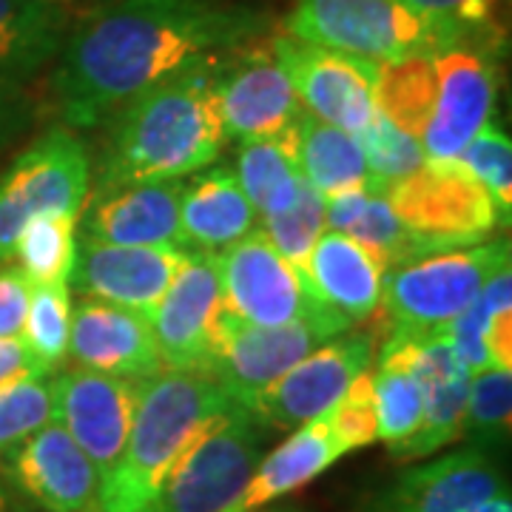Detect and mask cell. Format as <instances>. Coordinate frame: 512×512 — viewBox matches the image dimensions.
<instances>
[{
    "label": "cell",
    "mask_w": 512,
    "mask_h": 512,
    "mask_svg": "<svg viewBox=\"0 0 512 512\" xmlns=\"http://www.w3.org/2000/svg\"><path fill=\"white\" fill-rule=\"evenodd\" d=\"M69 325H72L69 282H32L23 339L49 370L60 365L69 353Z\"/></svg>",
    "instance_id": "836d02e7"
},
{
    "label": "cell",
    "mask_w": 512,
    "mask_h": 512,
    "mask_svg": "<svg viewBox=\"0 0 512 512\" xmlns=\"http://www.w3.org/2000/svg\"><path fill=\"white\" fill-rule=\"evenodd\" d=\"M271 427L231 404L188 441L148 512H225L245 493Z\"/></svg>",
    "instance_id": "5b68a950"
},
{
    "label": "cell",
    "mask_w": 512,
    "mask_h": 512,
    "mask_svg": "<svg viewBox=\"0 0 512 512\" xmlns=\"http://www.w3.org/2000/svg\"><path fill=\"white\" fill-rule=\"evenodd\" d=\"M220 55L202 57L111 114L97 191L185 180L220 157L225 126L214 92Z\"/></svg>",
    "instance_id": "7a4b0ae2"
},
{
    "label": "cell",
    "mask_w": 512,
    "mask_h": 512,
    "mask_svg": "<svg viewBox=\"0 0 512 512\" xmlns=\"http://www.w3.org/2000/svg\"><path fill=\"white\" fill-rule=\"evenodd\" d=\"M35 120V100L23 89L20 77L0 74V151L23 137Z\"/></svg>",
    "instance_id": "60d3db41"
},
{
    "label": "cell",
    "mask_w": 512,
    "mask_h": 512,
    "mask_svg": "<svg viewBox=\"0 0 512 512\" xmlns=\"http://www.w3.org/2000/svg\"><path fill=\"white\" fill-rule=\"evenodd\" d=\"M0 476L43 512L97 507L100 473L55 419L0 453Z\"/></svg>",
    "instance_id": "e0dca14e"
},
{
    "label": "cell",
    "mask_w": 512,
    "mask_h": 512,
    "mask_svg": "<svg viewBox=\"0 0 512 512\" xmlns=\"http://www.w3.org/2000/svg\"><path fill=\"white\" fill-rule=\"evenodd\" d=\"M180 194L183 180L97 191L83 217V234L109 245H183Z\"/></svg>",
    "instance_id": "44dd1931"
},
{
    "label": "cell",
    "mask_w": 512,
    "mask_h": 512,
    "mask_svg": "<svg viewBox=\"0 0 512 512\" xmlns=\"http://www.w3.org/2000/svg\"><path fill=\"white\" fill-rule=\"evenodd\" d=\"M55 419V390L49 376H29L0 387V453Z\"/></svg>",
    "instance_id": "8d00e7d4"
},
{
    "label": "cell",
    "mask_w": 512,
    "mask_h": 512,
    "mask_svg": "<svg viewBox=\"0 0 512 512\" xmlns=\"http://www.w3.org/2000/svg\"><path fill=\"white\" fill-rule=\"evenodd\" d=\"M217 271L222 308L242 322L262 328L308 319L350 325L316 293L311 282L293 271L262 228L248 231L234 245L217 251Z\"/></svg>",
    "instance_id": "9c48e42d"
},
{
    "label": "cell",
    "mask_w": 512,
    "mask_h": 512,
    "mask_svg": "<svg viewBox=\"0 0 512 512\" xmlns=\"http://www.w3.org/2000/svg\"><path fill=\"white\" fill-rule=\"evenodd\" d=\"M325 222L330 231L348 234L359 245H365L379 259L384 271L430 256L424 242L396 217L393 205L387 202V194L373 185L342 197H330Z\"/></svg>",
    "instance_id": "cb8c5ba5"
},
{
    "label": "cell",
    "mask_w": 512,
    "mask_h": 512,
    "mask_svg": "<svg viewBox=\"0 0 512 512\" xmlns=\"http://www.w3.org/2000/svg\"><path fill=\"white\" fill-rule=\"evenodd\" d=\"M274 49L299 106L316 120L359 134L376 114V66L370 60L339 55L291 35H274Z\"/></svg>",
    "instance_id": "5bb4252c"
},
{
    "label": "cell",
    "mask_w": 512,
    "mask_h": 512,
    "mask_svg": "<svg viewBox=\"0 0 512 512\" xmlns=\"http://www.w3.org/2000/svg\"><path fill=\"white\" fill-rule=\"evenodd\" d=\"M427 20L453 32L458 40L481 43L495 49L501 37V6L504 0H404Z\"/></svg>",
    "instance_id": "74e56055"
},
{
    "label": "cell",
    "mask_w": 512,
    "mask_h": 512,
    "mask_svg": "<svg viewBox=\"0 0 512 512\" xmlns=\"http://www.w3.org/2000/svg\"><path fill=\"white\" fill-rule=\"evenodd\" d=\"M384 194L430 254L481 245L501 225L490 194L458 160H424Z\"/></svg>",
    "instance_id": "52a82bcc"
},
{
    "label": "cell",
    "mask_w": 512,
    "mask_h": 512,
    "mask_svg": "<svg viewBox=\"0 0 512 512\" xmlns=\"http://www.w3.org/2000/svg\"><path fill=\"white\" fill-rule=\"evenodd\" d=\"M32 299V279L18 265H0V339L23 333Z\"/></svg>",
    "instance_id": "ab89813d"
},
{
    "label": "cell",
    "mask_w": 512,
    "mask_h": 512,
    "mask_svg": "<svg viewBox=\"0 0 512 512\" xmlns=\"http://www.w3.org/2000/svg\"><path fill=\"white\" fill-rule=\"evenodd\" d=\"M382 274L379 259L339 231H328L316 239L308 259V276L316 293L350 325L376 316L382 302Z\"/></svg>",
    "instance_id": "7402d4cb"
},
{
    "label": "cell",
    "mask_w": 512,
    "mask_h": 512,
    "mask_svg": "<svg viewBox=\"0 0 512 512\" xmlns=\"http://www.w3.org/2000/svg\"><path fill=\"white\" fill-rule=\"evenodd\" d=\"M285 35L370 63L433 55L461 43L404 0H296Z\"/></svg>",
    "instance_id": "277c9868"
},
{
    "label": "cell",
    "mask_w": 512,
    "mask_h": 512,
    "mask_svg": "<svg viewBox=\"0 0 512 512\" xmlns=\"http://www.w3.org/2000/svg\"><path fill=\"white\" fill-rule=\"evenodd\" d=\"M373 396H376V436L387 447L399 444L419 430L424 416V390L407 367L379 362V370L373 373Z\"/></svg>",
    "instance_id": "d6a6232c"
},
{
    "label": "cell",
    "mask_w": 512,
    "mask_h": 512,
    "mask_svg": "<svg viewBox=\"0 0 512 512\" xmlns=\"http://www.w3.org/2000/svg\"><path fill=\"white\" fill-rule=\"evenodd\" d=\"M74 217H35L23 225L15 254L32 282H69L77 254Z\"/></svg>",
    "instance_id": "4dcf8cb0"
},
{
    "label": "cell",
    "mask_w": 512,
    "mask_h": 512,
    "mask_svg": "<svg viewBox=\"0 0 512 512\" xmlns=\"http://www.w3.org/2000/svg\"><path fill=\"white\" fill-rule=\"evenodd\" d=\"M376 333H339L293 365L248 410L271 430H296L328 413L348 387L370 370Z\"/></svg>",
    "instance_id": "4fadbf2b"
},
{
    "label": "cell",
    "mask_w": 512,
    "mask_h": 512,
    "mask_svg": "<svg viewBox=\"0 0 512 512\" xmlns=\"http://www.w3.org/2000/svg\"><path fill=\"white\" fill-rule=\"evenodd\" d=\"M436 92L433 55H413L376 66V109L419 140L430 120Z\"/></svg>",
    "instance_id": "83f0119b"
},
{
    "label": "cell",
    "mask_w": 512,
    "mask_h": 512,
    "mask_svg": "<svg viewBox=\"0 0 512 512\" xmlns=\"http://www.w3.org/2000/svg\"><path fill=\"white\" fill-rule=\"evenodd\" d=\"M222 311L217 254L185 248L163 302L154 308L151 330L165 370H200L208 356L211 330Z\"/></svg>",
    "instance_id": "d6986e66"
},
{
    "label": "cell",
    "mask_w": 512,
    "mask_h": 512,
    "mask_svg": "<svg viewBox=\"0 0 512 512\" xmlns=\"http://www.w3.org/2000/svg\"><path fill=\"white\" fill-rule=\"evenodd\" d=\"M268 29L271 20L239 3L120 0L63 40L57 111L66 126H100L137 94Z\"/></svg>",
    "instance_id": "6da1fadb"
},
{
    "label": "cell",
    "mask_w": 512,
    "mask_h": 512,
    "mask_svg": "<svg viewBox=\"0 0 512 512\" xmlns=\"http://www.w3.org/2000/svg\"><path fill=\"white\" fill-rule=\"evenodd\" d=\"M345 330H350V325L316 319L262 328L242 322L222 308L211 330L202 373L220 384L231 402L248 410L293 365Z\"/></svg>",
    "instance_id": "30bf717a"
},
{
    "label": "cell",
    "mask_w": 512,
    "mask_h": 512,
    "mask_svg": "<svg viewBox=\"0 0 512 512\" xmlns=\"http://www.w3.org/2000/svg\"><path fill=\"white\" fill-rule=\"evenodd\" d=\"M507 481L490 453L461 447L404 470L362 498L356 512H473L504 493Z\"/></svg>",
    "instance_id": "2e32d148"
},
{
    "label": "cell",
    "mask_w": 512,
    "mask_h": 512,
    "mask_svg": "<svg viewBox=\"0 0 512 512\" xmlns=\"http://www.w3.org/2000/svg\"><path fill=\"white\" fill-rule=\"evenodd\" d=\"M456 160L484 185L498 211V220L507 228L512 214V146L507 131H501L493 120L484 123L476 137L461 148Z\"/></svg>",
    "instance_id": "d590c367"
},
{
    "label": "cell",
    "mask_w": 512,
    "mask_h": 512,
    "mask_svg": "<svg viewBox=\"0 0 512 512\" xmlns=\"http://www.w3.org/2000/svg\"><path fill=\"white\" fill-rule=\"evenodd\" d=\"M29 376H49V367L43 365L29 348L23 336L15 339H0V387Z\"/></svg>",
    "instance_id": "b9f144b4"
},
{
    "label": "cell",
    "mask_w": 512,
    "mask_h": 512,
    "mask_svg": "<svg viewBox=\"0 0 512 512\" xmlns=\"http://www.w3.org/2000/svg\"><path fill=\"white\" fill-rule=\"evenodd\" d=\"M217 106L225 137H274L299 120V97L274 49V35L248 37L222 52L217 66Z\"/></svg>",
    "instance_id": "8fae6325"
},
{
    "label": "cell",
    "mask_w": 512,
    "mask_h": 512,
    "mask_svg": "<svg viewBox=\"0 0 512 512\" xmlns=\"http://www.w3.org/2000/svg\"><path fill=\"white\" fill-rule=\"evenodd\" d=\"M0 512H9V490H6L3 476H0Z\"/></svg>",
    "instance_id": "ee69618b"
},
{
    "label": "cell",
    "mask_w": 512,
    "mask_h": 512,
    "mask_svg": "<svg viewBox=\"0 0 512 512\" xmlns=\"http://www.w3.org/2000/svg\"><path fill=\"white\" fill-rule=\"evenodd\" d=\"M467 393H470V373H461L456 379H447L424 390V416H421L419 430L390 447L393 458L416 461V458L439 453L447 444L461 441Z\"/></svg>",
    "instance_id": "f1b7e54d"
},
{
    "label": "cell",
    "mask_w": 512,
    "mask_h": 512,
    "mask_svg": "<svg viewBox=\"0 0 512 512\" xmlns=\"http://www.w3.org/2000/svg\"><path fill=\"white\" fill-rule=\"evenodd\" d=\"M510 259V242L495 239L458 251L430 254L382 274V302L376 316L384 328L441 333L467 311L495 268Z\"/></svg>",
    "instance_id": "8992f818"
},
{
    "label": "cell",
    "mask_w": 512,
    "mask_h": 512,
    "mask_svg": "<svg viewBox=\"0 0 512 512\" xmlns=\"http://www.w3.org/2000/svg\"><path fill=\"white\" fill-rule=\"evenodd\" d=\"M231 404L220 384L200 370H160L140 379L126 447L100 478L97 510H151L188 441Z\"/></svg>",
    "instance_id": "3957f363"
},
{
    "label": "cell",
    "mask_w": 512,
    "mask_h": 512,
    "mask_svg": "<svg viewBox=\"0 0 512 512\" xmlns=\"http://www.w3.org/2000/svg\"><path fill=\"white\" fill-rule=\"evenodd\" d=\"M69 356L74 365L134 382L165 370L151 319L92 296H83L72 308Z\"/></svg>",
    "instance_id": "ffe728a7"
},
{
    "label": "cell",
    "mask_w": 512,
    "mask_h": 512,
    "mask_svg": "<svg viewBox=\"0 0 512 512\" xmlns=\"http://www.w3.org/2000/svg\"><path fill=\"white\" fill-rule=\"evenodd\" d=\"M512 419V370L490 367L470 376L467 410L461 439L470 441V447L493 453L510 439Z\"/></svg>",
    "instance_id": "f546056e"
},
{
    "label": "cell",
    "mask_w": 512,
    "mask_h": 512,
    "mask_svg": "<svg viewBox=\"0 0 512 512\" xmlns=\"http://www.w3.org/2000/svg\"><path fill=\"white\" fill-rule=\"evenodd\" d=\"M268 512H311V510H305V507H296V504H282V507H274V510H268Z\"/></svg>",
    "instance_id": "f6af8a7d"
},
{
    "label": "cell",
    "mask_w": 512,
    "mask_h": 512,
    "mask_svg": "<svg viewBox=\"0 0 512 512\" xmlns=\"http://www.w3.org/2000/svg\"><path fill=\"white\" fill-rule=\"evenodd\" d=\"M325 208H328V200L302 177L299 194H296V202H293L291 208L285 214H276V217H262V231L268 234L276 251L285 256V262L305 282H311L308 259H311L313 245L328 228Z\"/></svg>",
    "instance_id": "1f68e13d"
},
{
    "label": "cell",
    "mask_w": 512,
    "mask_h": 512,
    "mask_svg": "<svg viewBox=\"0 0 512 512\" xmlns=\"http://www.w3.org/2000/svg\"><path fill=\"white\" fill-rule=\"evenodd\" d=\"M183 256L185 245H109L80 234L69 288L151 316Z\"/></svg>",
    "instance_id": "9a60e30c"
},
{
    "label": "cell",
    "mask_w": 512,
    "mask_h": 512,
    "mask_svg": "<svg viewBox=\"0 0 512 512\" xmlns=\"http://www.w3.org/2000/svg\"><path fill=\"white\" fill-rule=\"evenodd\" d=\"M336 439L342 441L345 453L362 450L379 441L376 436V396H373V373H362L350 384L348 393L328 410Z\"/></svg>",
    "instance_id": "f35d334b"
},
{
    "label": "cell",
    "mask_w": 512,
    "mask_h": 512,
    "mask_svg": "<svg viewBox=\"0 0 512 512\" xmlns=\"http://www.w3.org/2000/svg\"><path fill=\"white\" fill-rule=\"evenodd\" d=\"M436 92L419 146L427 160H456L484 123L493 120L498 66L481 43H450L433 52Z\"/></svg>",
    "instance_id": "7c38bea8"
},
{
    "label": "cell",
    "mask_w": 512,
    "mask_h": 512,
    "mask_svg": "<svg viewBox=\"0 0 512 512\" xmlns=\"http://www.w3.org/2000/svg\"><path fill=\"white\" fill-rule=\"evenodd\" d=\"M92 160L66 128H52L20 154L0 180V265L15 254L35 217H80L89 200Z\"/></svg>",
    "instance_id": "ba28073f"
},
{
    "label": "cell",
    "mask_w": 512,
    "mask_h": 512,
    "mask_svg": "<svg viewBox=\"0 0 512 512\" xmlns=\"http://www.w3.org/2000/svg\"><path fill=\"white\" fill-rule=\"evenodd\" d=\"M473 512H512V498L510 490H504V493L493 495V498H487L484 504H478Z\"/></svg>",
    "instance_id": "7bdbcfd3"
},
{
    "label": "cell",
    "mask_w": 512,
    "mask_h": 512,
    "mask_svg": "<svg viewBox=\"0 0 512 512\" xmlns=\"http://www.w3.org/2000/svg\"><path fill=\"white\" fill-rule=\"evenodd\" d=\"M69 18L57 0H0V74L26 77L60 55Z\"/></svg>",
    "instance_id": "484cf974"
},
{
    "label": "cell",
    "mask_w": 512,
    "mask_h": 512,
    "mask_svg": "<svg viewBox=\"0 0 512 512\" xmlns=\"http://www.w3.org/2000/svg\"><path fill=\"white\" fill-rule=\"evenodd\" d=\"M359 148L365 154L367 174L373 188H387L407 174H413L427 157L421 151L419 140L410 137L404 128H399L393 120H387L382 111L376 109L370 126L356 134Z\"/></svg>",
    "instance_id": "e575fe53"
},
{
    "label": "cell",
    "mask_w": 512,
    "mask_h": 512,
    "mask_svg": "<svg viewBox=\"0 0 512 512\" xmlns=\"http://www.w3.org/2000/svg\"><path fill=\"white\" fill-rule=\"evenodd\" d=\"M234 177L259 217L285 214L296 202L299 183H302L296 123L274 137L242 140Z\"/></svg>",
    "instance_id": "d4e9b609"
},
{
    "label": "cell",
    "mask_w": 512,
    "mask_h": 512,
    "mask_svg": "<svg viewBox=\"0 0 512 512\" xmlns=\"http://www.w3.org/2000/svg\"><path fill=\"white\" fill-rule=\"evenodd\" d=\"M299 168L302 177L325 197H342L370 185L367 163L356 134L345 128L316 120L313 114L299 111Z\"/></svg>",
    "instance_id": "4316f807"
},
{
    "label": "cell",
    "mask_w": 512,
    "mask_h": 512,
    "mask_svg": "<svg viewBox=\"0 0 512 512\" xmlns=\"http://www.w3.org/2000/svg\"><path fill=\"white\" fill-rule=\"evenodd\" d=\"M55 421L89 456L100 478L123 453L137 407V382L89 367H69L52 379Z\"/></svg>",
    "instance_id": "ac0fdd59"
},
{
    "label": "cell",
    "mask_w": 512,
    "mask_h": 512,
    "mask_svg": "<svg viewBox=\"0 0 512 512\" xmlns=\"http://www.w3.org/2000/svg\"><path fill=\"white\" fill-rule=\"evenodd\" d=\"M80 512H100L97 507H89V510H80Z\"/></svg>",
    "instance_id": "bcb514c9"
},
{
    "label": "cell",
    "mask_w": 512,
    "mask_h": 512,
    "mask_svg": "<svg viewBox=\"0 0 512 512\" xmlns=\"http://www.w3.org/2000/svg\"><path fill=\"white\" fill-rule=\"evenodd\" d=\"M183 245L222 251L256 228V211L231 168L188 174L180 194Z\"/></svg>",
    "instance_id": "603a6c76"
}]
</instances>
